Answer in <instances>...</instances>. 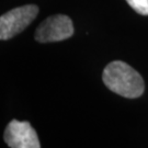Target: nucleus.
<instances>
[{"label":"nucleus","mask_w":148,"mask_h":148,"mask_svg":"<svg viewBox=\"0 0 148 148\" xmlns=\"http://www.w3.org/2000/svg\"><path fill=\"white\" fill-rule=\"evenodd\" d=\"M5 142L11 148H40L35 130L29 122L11 121L5 131Z\"/></svg>","instance_id":"obj_4"},{"label":"nucleus","mask_w":148,"mask_h":148,"mask_svg":"<svg viewBox=\"0 0 148 148\" xmlns=\"http://www.w3.org/2000/svg\"><path fill=\"white\" fill-rule=\"evenodd\" d=\"M126 2L137 13L148 16V0H126Z\"/></svg>","instance_id":"obj_5"},{"label":"nucleus","mask_w":148,"mask_h":148,"mask_svg":"<svg viewBox=\"0 0 148 148\" xmlns=\"http://www.w3.org/2000/svg\"><path fill=\"white\" fill-rule=\"evenodd\" d=\"M38 13L35 5H25L12 9L0 16V40H9L25 30Z\"/></svg>","instance_id":"obj_2"},{"label":"nucleus","mask_w":148,"mask_h":148,"mask_svg":"<svg viewBox=\"0 0 148 148\" xmlns=\"http://www.w3.org/2000/svg\"><path fill=\"white\" fill-rule=\"evenodd\" d=\"M74 34L71 19L64 14H56L43 21L35 32V40L40 43L59 42Z\"/></svg>","instance_id":"obj_3"},{"label":"nucleus","mask_w":148,"mask_h":148,"mask_svg":"<svg viewBox=\"0 0 148 148\" xmlns=\"http://www.w3.org/2000/svg\"><path fill=\"white\" fill-rule=\"evenodd\" d=\"M102 79L112 92L127 99H135L144 93L145 85L142 76L121 60L109 64L103 70Z\"/></svg>","instance_id":"obj_1"}]
</instances>
